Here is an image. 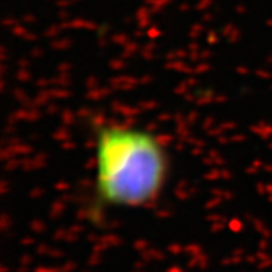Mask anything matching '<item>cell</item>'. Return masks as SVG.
I'll return each mask as SVG.
<instances>
[{
    "instance_id": "1",
    "label": "cell",
    "mask_w": 272,
    "mask_h": 272,
    "mask_svg": "<svg viewBox=\"0 0 272 272\" xmlns=\"http://www.w3.org/2000/svg\"><path fill=\"white\" fill-rule=\"evenodd\" d=\"M94 179L88 213L98 219L111 209H144L159 201L171 176L166 142L150 129L98 122L92 129Z\"/></svg>"
}]
</instances>
